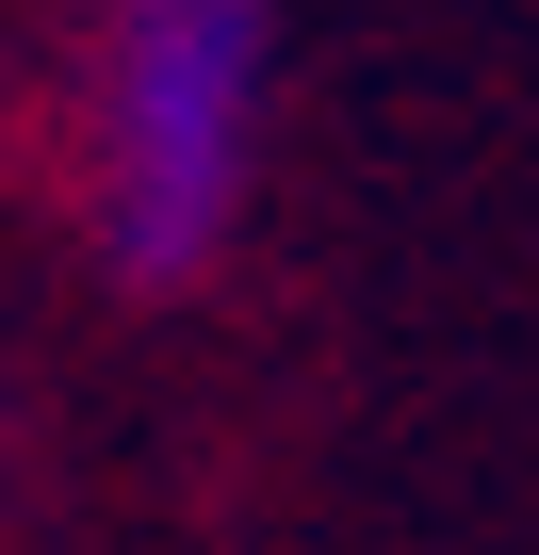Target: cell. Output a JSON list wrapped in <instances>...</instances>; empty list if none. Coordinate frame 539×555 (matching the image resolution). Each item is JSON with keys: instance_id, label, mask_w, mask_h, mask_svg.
<instances>
[{"instance_id": "cell-1", "label": "cell", "mask_w": 539, "mask_h": 555, "mask_svg": "<svg viewBox=\"0 0 539 555\" xmlns=\"http://www.w3.org/2000/svg\"><path fill=\"white\" fill-rule=\"evenodd\" d=\"M261 0H99V261L180 295L245 229Z\"/></svg>"}]
</instances>
